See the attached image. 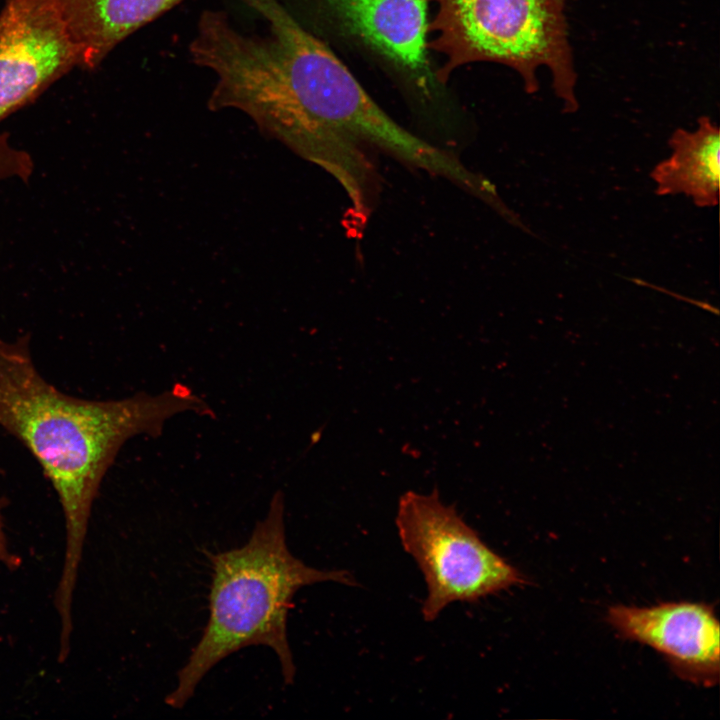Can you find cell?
<instances>
[{
	"mask_svg": "<svg viewBox=\"0 0 720 720\" xmlns=\"http://www.w3.org/2000/svg\"><path fill=\"white\" fill-rule=\"evenodd\" d=\"M29 343L27 335L0 338V426L34 456L61 504L66 546L55 603L59 616L68 619L92 506L124 443L141 434L160 435L179 413L213 412L181 384L118 400L69 396L38 371Z\"/></svg>",
	"mask_w": 720,
	"mask_h": 720,
	"instance_id": "7a4b0ae2",
	"label": "cell"
},
{
	"mask_svg": "<svg viewBox=\"0 0 720 720\" xmlns=\"http://www.w3.org/2000/svg\"><path fill=\"white\" fill-rule=\"evenodd\" d=\"M81 66L56 0H4L0 11V122Z\"/></svg>",
	"mask_w": 720,
	"mask_h": 720,
	"instance_id": "8992f818",
	"label": "cell"
},
{
	"mask_svg": "<svg viewBox=\"0 0 720 720\" xmlns=\"http://www.w3.org/2000/svg\"><path fill=\"white\" fill-rule=\"evenodd\" d=\"M266 22L265 34L239 30L220 10H205L189 44L194 64L215 75L211 110L247 114L265 134L324 168L344 188L352 215L372 207L370 145L415 167L429 142L393 120L333 51L278 0H239Z\"/></svg>",
	"mask_w": 720,
	"mask_h": 720,
	"instance_id": "6da1fadb",
	"label": "cell"
},
{
	"mask_svg": "<svg viewBox=\"0 0 720 720\" xmlns=\"http://www.w3.org/2000/svg\"><path fill=\"white\" fill-rule=\"evenodd\" d=\"M0 561L9 564L12 560L7 548V543L3 531L2 517H1V505H0Z\"/></svg>",
	"mask_w": 720,
	"mask_h": 720,
	"instance_id": "7c38bea8",
	"label": "cell"
},
{
	"mask_svg": "<svg viewBox=\"0 0 720 720\" xmlns=\"http://www.w3.org/2000/svg\"><path fill=\"white\" fill-rule=\"evenodd\" d=\"M428 50L443 56L435 80L446 84L455 70L477 62L515 71L528 94L539 90L546 68L565 112L578 108L577 73L568 36L565 0H430Z\"/></svg>",
	"mask_w": 720,
	"mask_h": 720,
	"instance_id": "277c9868",
	"label": "cell"
},
{
	"mask_svg": "<svg viewBox=\"0 0 720 720\" xmlns=\"http://www.w3.org/2000/svg\"><path fill=\"white\" fill-rule=\"evenodd\" d=\"M33 169L31 156L13 146L6 133H0V181L14 178L27 181Z\"/></svg>",
	"mask_w": 720,
	"mask_h": 720,
	"instance_id": "8fae6325",
	"label": "cell"
},
{
	"mask_svg": "<svg viewBox=\"0 0 720 720\" xmlns=\"http://www.w3.org/2000/svg\"><path fill=\"white\" fill-rule=\"evenodd\" d=\"M672 154L650 173L657 195L685 194L698 207H714L719 201L720 132L707 116L698 128L676 129L669 139Z\"/></svg>",
	"mask_w": 720,
	"mask_h": 720,
	"instance_id": "30bf717a",
	"label": "cell"
},
{
	"mask_svg": "<svg viewBox=\"0 0 720 720\" xmlns=\"http://www.w3.org/2000/svg\"><path fill=\"white\" fill-rule=\"evenodd\" d=\"M212 566L209 616L203 633L165 703L185 706L204 676L221 660L247 646L271 648L285 684H292L296 667L287 636L292 599L302 587L321 582L355 585L344 570H320L306 565L286 544L284 496L279 490L264 519L258 521L241 547L208 554Z\"/></svg>",
	"mask_w": 720,
	"mask_h": 720,
	"instance_id": "3957f363",
	"label": "cell"
},
{
	"mask_svg": "<svg viewBox=\"0 0 720 720\" xmlns=\"http://www.w3.org/2000/svg\"><path fill=\"white\" fill-rule=\"evenodd\" d=\"M184 0H56L81 66L92 69L125 38Z\"/></svg>",
	"mask_w": 720,
	"mask_h": 720,
	"instance_id": "9c48e42d",
	"label": "cell"
},
{
	"mask_svg": "<svg viewBox=\"0 0 720 720\" xmlns=\"http://www.w3.org/2000/svg\"><path fill=\"white\" fill-rule=\"evenodd\" d=\"M321 13L343 37L374 53L433 96L435 76L428 58L430 0H317Z\"/></svg>",
	"mask_w": 720,
	"mask_h": 720,
	"instance_id": "52a82bcc",
	"label": "cell"
},
{
	"mask_svg": "<svg viewBox=\"0 0 720 720\" xmlns=\"http://www.w3.org/2000/svg\"><path fill=\"white\" fill-rule=\"evenodd\" d=\"M609 624L624 638L661 653L687 681L711 686L720 672V629L705 603L665 602L650 607L615 605Z\"/></svg>",
	"mask_w": 720,
	"mask_h": 720,
	"instance_id": "ba28073f",
	"label": "cell"
},
{
	"mask_svg": "<svg viewBox=\"0 0 720 720\" xmlns=\"http://www.w3.org/2000/svg\"><path fill=\"white\" fill-rule=\"evenodd\" d=\"M404 550L422 572L427 596L421 612L432 622L454 602H476L525 583L520 571L492 550L437 489L404 493L396 515Z\"/></svg>",
	"mask_w": 720,
	"mask_h": 720,
	"instance_id": "5b68a950",
	"label": "cell"
}]
</instances>
